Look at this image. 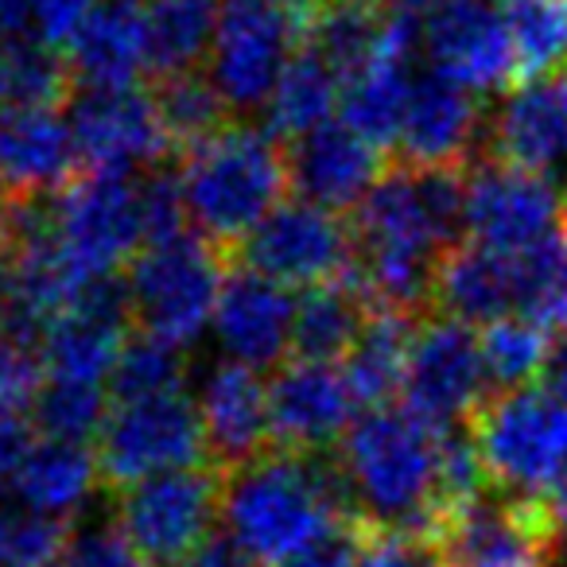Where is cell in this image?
I'll use <instances>...</instances> for the list:
<instances>
[{
	"label": "cell",
	"instance_id": "40",
	"mask_svg": "<svg viewBox=\"0 0 567 567\" xmlns=\"http://www.w3.org/2000/svg\"><path fill=\"white\" fill-rule=\"evenodd\" d=\"M536 389H544L548 396H556L559 404H567V327L551 334L548 358H544V370L536 378Z\"/></svg>",
	"mask_w": 567,
	"mask_h": 567
},
{
	"label": "cell",
	"instance_id": "28",
	"mask_svg": "<svg viewBox=\"0 0 567 567\" xmlns=\"http://www.w3.org/2000/svg\"><path fill=\"white\" fill-rule=\"evenodd\" d=\"M342 102V79L323 55L311 48H296L288 59L280 82H276L272 97H268V117L265 128L284 144L303 141L316 133L319 125L331 121V113Z\"/></svg>",
	"mask_w": 567,
	"mask_h": 567
},
{
	"label": "cell",
	"instance_id": "12",
	"mask_svg": "<svg viewBox=\"0 0 567 567\" xmlns=\"http://www.w3.org/2000/svg\"><path fill=\"white\" fill-rule=\"evenodd\" d=\"M486 381L489 373L482 362V342L471 323H458L440 311L420 319L401 389L404 409L447 432V427L466 424L471 412L494 393L486 389Z\"/></svg>",
	"mask_w": 567,
	"mask_h": 567
},
{
	"label": "cell",
	"instance_id": "21",
	"mask_svg": "<svg viewBox=\"0 0 567 567\" xmlns=\"http://www.w3.org/2000/svg\"><path fill=\"white\" fill-rule=\"evenodd\" d=\"M292 323L296 303L284 284L249 272V268H229L218 311H214V327L234 362H245L260 373L288 362Z\"/></svg>",
	"mask_w": 567,
	"mask_h": 567
},
{
	"label": "cell",
	"instance_id": "17",
	"mask_svg": "<svg viewBox=\"0 0 567 567\" xmlns=\"http://www.w3.org/2000/svg\"><path fill=\"white\" fill-rule=\"evenodd\" d=\"M427 55L435 74L466 90L517 86V51L497 0H443L427 17Z\"/></svg>",
	"mask_w": 567,
	"mask_h": 567
},
{
	"label": "cell",
	"instance_id": "36",
	"mask_svg": "<svg viewBox=\"0 0 567 567\" xmlns=\"http://www.w3.org/2000/svg\"><path fill=\"white\" fill-rule=\"evenodd\" d=\"M55 567H148L144 556L133 548L117 520H97V525H82L66 536L63 556Z\"/></svg>",
	"mask_w": 567,
	"mask_h": 567
},
{
	"label": "cell",
	"instance_id": "20",
	"mask_svg": "<svg viewBox=\"0 0 567 567\" xmlns=\"http://www.w3.org/2000/svg\"><path fill=\"white\" fill-rule=\"evenodd\" d=\"M478 128L482 105L474 90L432 71L412 82L393 159L409 167H471L474 148H478Z\"/></svg>",
	"mask_w": 567,
	"mask_h": 567
},
{
	"label": "cell",
	"instance_id": "18",
	"mask_svg": "<svg viewBox=\"0 0 567 567\" xmlns=\"http://www.w3.org/2000/svg\"><path fill=\"white\" fill-rule=\"evenodd\" d=\"M486 156L556 179L567 164V66L509 90L489 121Z\"/></svg>",
	"mask_w": 567,
	"mask_h": 567
},
{
	"label": "cell",
	"instance_id": "1",
	"mask_svg": "<svg viewBox=\"0 0 567 567\" xmlns=\"http://www.w3.org/2000/svg\"><path fill=\"white\" fill-rule=\"evenodd\" d=\"M342 513L362 509L339 447L316 455L268 451L229 474L221 520L260 564L284 567Z\"/></svg>",
	"mask_w": 567,
	"mask_h": 567
},
{
	"label": "cell",
	"instance_id": "39",
	"mask_svg": "<svg viewBox=\"0 0 567 567\" xmlns=\"http://www.w3.org/2000/svg\"><path fill=\"white\" fill-rule=\"evenodd\" d=\"M370 567H440V551L424 533H385Z\"/></svg>",
	"mask_w": 567,
	"mask_h": 567
},
{
	"label": "cell",
	"instance_id": "37",
	"mask_svg": "<svg viewBox=\"0 0 567 567\" xmlns=\"http://www.w3.org/2000/svg\"><path fill=\"white\" fill-rule=\"evenodd\" d=\"M97 12V0H32L28 4V43H40L59 55H71L74 40L90 17Z\"/></svg>",
	"mask_w": 567,
	"mask_h": 567
},
{
	"label": "cell",
	"instance_id": "23",
	"mask_svg": "<svg viewBox=\"0 0 567 567\" xmlns=\"http://www.w3.org/2000/svg\"><path fill=\"white\" fill-rule=\"evenodd\" d=\"M440 316L458 323H494L520 311V252H497L486 245L458 241L435 272Z\"/></svg>",
	"mask_w": 567,
	"mask_h": 567
},
{
	"label": "cell",
	"instance_id": "34",
	"mask_svg": "<svg viewBox=\"0 0 567 567\" xmlns=\"http://www.w3.org/2000/svg\"><path fill=\"white\" fill-rule=\"evenodd\" d=\"M183 378H187V350L133 327L121 347L117 365H113L110 396L113 401H141V396L179 393Z\"/></svg>",
	"mask_w": 567,
	"mask_h": 567
},
{
	"label": "cell",
	"instance_id": "8",
	"mask_svg": "<svg viewBox=\"0 0 567 567\" xmlns=\"http://www.w3.org/2000/svg\"><path fill=\"white\" fill-rule=\"evenodd\" d=\"M206 455L203 412L187 393L117 401L94 443L97 486L121 494L152 474L195 466Z\"/></svg>",
	"mask_w": 567,
	"mask_h": 567
},
{
	"label": "cell",
	"instance_id": "16",
	"mask_svg": "<svg viewBox=\"0 0 567 567\" xmlns=\"http://www.w3.org/2000/svg\"><path fill=\"white\" fill-rule=\"evenodd\" d=\"M82 172L79 144L59 110L4 105L0 110V198L32 206L59 198Z\"/></svg>",
	"mask_w": 567,
	"mask_h": 567
},
{
	"label": "cell",
	"instance_id": "24",
	"mask_svg": "<svg viewBox=\"0 0 567 567\" xmlns=\"http://www.w3.org/2000/svg\"><path fill=\"white\" fill-rule=\"evenodd\" d=\"M74 82L86 90H128L148 71V17L141 0H102L71 48Z\"/></svg>",
	"mask_w": 567,
	"mask_h": 567
},
{
	"label": "cell",
	"instance_id": "38",
	"mask_svg": "<svg viewBox=\"0 0 567 567\" xmlns=\"http://www.w3.org/2000/svg\"><path fill=\"white\" fill-rule=\"evenodd\" d=\"M175 567H265L229 528H214L198 548H190Z\"/></svg>",
	"mask_w": 567,
	"mask_h": 567
},
{
	"label": "cell",
	"instance_id": "42",
	"mask_svg": "<svg viewBox=\"0 0 567 567\" xmlns=\"http://www.w3.org/2000/svg\"><path fill=\"white\" fill-rule=\"evenodd\" d=\"M443 0H389V9L404 12V17H432L435 9H440Z\"/></svg>",
	"mask_w": 567,
	"mask_h": 567
},
{
	"label": "cell",
	"instance_id": "26",
	"mask_svg": "<svg viewBox=\"0 0 567 567\" xmlns=\"http://www.w3.org/2000/svg\"><path fill=\"white\" fill-rule=\"evenodd\" d=\"M370 311L373 303L362 292L354 272L342 276V280L308 288L303 300L296 303L292 358H303V362H347L358 334L365 331Z\"/></svg>",
	"mask_w": 567,
	"mask_h": 567
},
{
	"label": "cell",
	"instance_id": "2",
	"mask_svg": "<svg viewBox=\"0 0 567 567\" xmlns=\"http://www.w3.org/2000/svg\"><path fill=\"white\" fill-rule=\"evenodd\" d=\"M183 175V198L198 234L234 257V249L265 221L292 190L288 144L268 128L229 121L221 133L175 159Z\"/></svg>",
	"mask_w": 567,
	"mask_h": 567
},
{
	"label": "cell",
	"instance_id": "43",
	"mask_svg": "<svg viewBox=\"0 0 567 567\" xmlns=\"http://www.w3.org/2000/svg\"><path fill=\"white\" fill-rule=\"evenodd\" d=\"M9 86H12V43L0 35V102L9 97Z\"/></svg>",
	"mask_w": 567,
	"mask_h": 567
},
{
	"label": "cell",
	"instance_id": "3",
	"mask_svg": "<svg viewBox=\"0 0 567 567\" xmlns=\"http://www.w3.org/2000/svg\"><path fill=\"white\" fill-rule=\"evenodd\" d=\"M440 447V427L404 404L362 412L339 443L358 509L389 533H420L435 505Z\"/></svg>",
	"mask_w": 567,
	"mask_h": 567
},
{
	"label": "cell",
	"instance_id": "14",
	"mask_svg": "<svg viewBox=\"0 0 567 567\" xmlns=\"http://www.w3.org/2000/svg\"><path fill=\"white\" fill-rule=\"evenodd\" d=\"M358 416L362 412L347 385V373L334 362L288 358L268 378V424L272 451L280 455L334 451Z\"/></svg>",
	"mask_w": 567,
	"mask_h": 567
},
{
	"label": "cell",
	"instance_id": "10",
	"mask_svg": "<svg viewBox=\"0 0 567 567\" xmlns=\"http://www.w3.org/2000/svg\"><path fill=\"white\" fill-rule=\"evenodd\" d=\"M55 229L90 272H125L148 245L141 175L82 167L55 198Z\"/></svg>",
	"mask_w": 567,
	"mask_h": 567
},
{
	"label": "cell",
	"instance_id": "35",
	"mask_svg": "<svg viewBox=\"0 0 567 567\" xmlns=\"http://www.w3.org/2000/svg\"><path fill=\"white\" fill-rule=\"evenodd\" d=\"M385 533L389 528H381L365 513H342L284 567H370Z\"/></svg>",
	"mask_w": 567,
	"mask_h": 567
},
{
	"label": "cell",
	"instance_id": "4",
	"mask_svg": "<svg viewBox=\"0 0 567 567\" xmlns=\"http://www.w3.org/2000/svg\"><path fill=\"white\" fill-rule=\"evenodd\" d=\"M229 268L234 257L190 229L172 241L144 245L141 257L125 268L133 327L187 350L218 311Z\"/></svg>",
	"mask_w": 567,
	"mask_h": 567
},
{
	"label": "cell",
	"instance_id": "11",
	"mask_svg": "<svg viewBox=\"0 0 567 567\" xmlns=\"http://www.w3.org/2000/svg\"><path fill=\"white\" fill-rule=\"evenodd\" d=\"M296 48L300 17L292 0H229L210 48V79L229 110L245 113L268 102Z\"/></svg>",
	"mask_w": 567,
	"mask_h": 567
},
{
	"label": "cell",
	"instance_id": "9",
	"mask_svg": "<svg viewBox=\"0 0 567 567\" xmlns=\"http://www.w3.org/2000/svg\"><path fill=\"white\" fill-rule=\"evenodd\" d=\"M354 221L308 198H284L234 249V268H249L276 284L319 288L354 272Z\"/></svg>",
	"mask_w": 567,
	"mask_h": 567
},
{
	"label": "cell",
	"instance_id": "31",
	"mask_svg": "<svg viewBox=\"0 0 567 567\" xmlns=\"http://www.w3.org/2000/svg\"><path fill=\"white\" fill-rule=\"evenodd\" d=\"M513 51L517 86L567 66V0H497Z\"/></svg>",
	"mask_w": 567,
	"mask_h": 567
},
{
	"label": "cell",
	"instance_id": "13",
	"mask_svg": "<svg viewBox=\"0 0 567 567\" xmlns=\"http://www.w3.org/2000/svg\"><path fill=\"white\" fill-rule=\"evenodd\" d=\"M564 218L567 206L559 198V183L548 175L520 172L494 156L466 167V241L497 252H520L544 241Z\"/></svg>",
	"mask_w": 567,
	"mask_h": 567
},
{
	"label": "cell",
	"instance_id": "27",
	"mask_svg": "<svg viewBox=\"0 0 567 567\" xmlns=\"http://www.w3.org/2000/svg\"><path fill=\"white\" fill-rule=\"evenodd\" d=\"M94 489H102L97 486V458L86 443L43 440L20 466L12 494L20 497L24 509L40 513V517L66 520L74 509H82V502Z\"/></svg>",
	"mask_w": 567,
	"mask_h": 567
},
{
	"label": "cell",
	"instance_id": "19",
	"mask_svg": "<svg viewBox=\"0 0 567 567\" xmlns=\"http://www.w3.org/2000/svg\"><path fill=\"white\" fill-rule=\"evenodd\" d=\"M206 432V463L221 471H241L272 451L268 424V378L245 362H221L203 381L198 396Z\"/></svg>",
	"mask_w": 567,
	"mask_h": 567
},
{
	"label": "cell",
	"instance_id": "44",
	"mask_svg": "<svg viewBox=\"0 0 567 567\" xmlns=\"http://www.w3.org/2000/svg\"><path fill=\"white\" fill-rule=\"evenodd\" d=\"M0 567H17V564H12V556H9L4 548H0Z\"/></svg>",
	"mask_w": 567,
	"mask_h": 567
},
{
	"label": "cell",
	"instance_id": "30",
	"mask_svg": "<svg viewBox=\"0 0 567 567\" xmlns=\"http://www.w3.org/2000/svg\"><path fill=\"white\" fill-rule=\"evenodd\" d=\"M152 97H156L159 117H164V128L172 136L175 159L187 156L190 148H198V144L210 141L214 133H221L229 125L226 97L214 86L210 74L203 71L152 82Z\"/></svg>",
	"mask_w": 567,
	"mask_h": 567
},
{
	"label": "cell",
	"instance_id": "7",
	"mask_svg": "<svg viewBox=\"0 0 567 567\" xmlns=\"http://www.w3.org/2000/svg\"><path fill=\"white\" fill-rule=\"evenodd\" d=\"M229 471L214 463L152 474L121 489L117 525L148 567H175L221 525Z\"/></svg>",
	"mask_w": 567,
	"mask_h": 567
},
{
	"label": "cell",
	"instance_id": "32",
	"mask_svg": "<svg viewBox=\"0 0 567 567\" xmlns=\"http://www.w3.org/2000/svg\"><path fill=\"white\" fill-rule=\"evenodd\" d=\"M482 362L489 373V389L505 393V389H528V381L540 378L544 358L551 347V331L540 323L520 316H505L482 327Z\"/></svg>",
	"mask_w": 567,
	"mask_h": 567
},
{
	"label": "cell",
	"instance_id": "25",
	"mask_svg": "<svg viewBox=\"0 0 567 567\" xmlns=\"http://www.w3.org/2000/svg\"><path fill=\"white\" fill-rule=\"evenodd\" d=\"M420 316L404 311L373 308L365 319V331L358 334L354 350L342 362L347 385L358 401V412L385 409L404 389V370H409L412 339H416Z\"/></svg>",
	"mask_w": 567,
	"mask_h": 567
},
{
	"label": "cell",
	"instance_id": "41",
	"mask_svg": "<svg viewBox=\"0 0 567 567\" xmlns=\"http://www.w3.org/2000/svg\"><path fill=\"white\" fill-rule=\"evenodd\" d=\"M12 245H17V206H9L0 198V268L9 265Z\"/></svg>",
	"mask_w": 567,
	"mask_h": 567
},
{
	"label": "cell",
	"instance_id": "22",
	"mask_svg": "<svg viewBox=\"0 0 567 567\" xmlns=\"http://www.w3.org/2000/svg\"><path fill=\"white\" fill-rule=\"evenodd\" d=\"M292 164V195L308 198L327 210H358L373 183L385 175V156L365 136H358L347 121H327L303 141L288 144Z\"/></svg>",
	"mask_w": 567,
	"mask_h": 567
},
{
	"label": "cell",
	"instance_id": "6",
	"mask_svg": "<svg viewBox=\"0 0 567 567\" xmlns=\"http://www.w3.org/2000/svg\"><path fill=\"white\" fill-rule=\"evenodd\" d=\"M424 536L440 551V567H551L564 528L544 497L486 489L432 517Z\"/></svg>",
	"mask_w": 567,
	"mask_h": 567
},
{
	"label": "cell",
	"instance_id": "5",
	"mask_svg": "<svg viewBox=\"0 0 567 567\" xmlns=\"http://www.w3.org/2000/svg\"><path fill=\"white\" fill-rule=\"evenodd\" d=\"M466 432L478 443L489 489L544 497L567 471V404L536 385L489 393Z\"/></svg>",
	"mask_w": 567,
	"mask_h": 567
},
{
	"label": "cell",
	"instance_id": "29",
	"mask_svg": "<svg viewBox=\"0 0 567 567\" xmlns=\"http://www.w3.org/2000/svg\"><path fill=\"white\" fill-rule=\"evenodd\" d=\"M148 74L152 82L198 71L218 35L214 0H148Z\"/></svg>",
	"mask_w": 567,
	"mask_h": 567
},
{
	"label": "cell",
	"instance_id": "33",
	"mask_svg": "<svg viewBox=\"0 0 567 567\" xmlns=\"http://www.w3.org/2000/svg\"><path fill=\"white\" fill-rule=\"evenodd\" d=\"M110 416V389L97 381H66L43 378V389L35 396L32 420L43 432V440L59 443H86L102 432Z\"/></svg>",
	"mask_w": 567,
	"mask_h": 567
},
{
	"label": "cell",
	"instance_id": "15",
	"mask_svg": "<svg viewBox=\"0 0 567 567\" xmlns=\"http://www.w3.org/2000/svg\"><path fill=\"white\" fill-rule=\"evenodd\" d=\"M71 133L82 167L97 172H148L175 159L152 90H86L71 110Z\"/></svg>",
	"mask_w": 567,
	"mask_h": 567
}]
</instances>
